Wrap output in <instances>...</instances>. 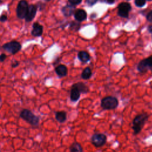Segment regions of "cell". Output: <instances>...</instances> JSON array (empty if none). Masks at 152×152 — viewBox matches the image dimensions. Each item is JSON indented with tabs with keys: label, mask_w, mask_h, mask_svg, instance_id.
<instances>
[{
	"label": "cell",
	"mask_w": 152,
	"mask_h": 152,
	"mask_svg": "<svg viewBox=\"0 0 152 152\" xmlns=\"http://www.w3.org/2000/svg\"><path fill=\"white\" fill-rule=\"evenodd\" d=\"M74 85L79 89L81 93L86 94V93H87L90 90L89 87L83 82H79L77 83H75Z\"/></svg>",
	"instance_id": "14"
},
{
	"label": "cell",
	"mask_w": 152,
	"mask_h": 152,
	"mask_svg": "<svg viewBox=\"0 0 152 152\" xmlns=\"http://www.w3.org/2000/svg\"><path fill=\"white\" fill-rule=\"evenodd\" d=\"M29 9L28 4L25 0H22L17 6V14L19 18L22 19L26 18Z\"/></svg>",
	"instance_id": "5"
},
{
	"label": "cell",
	"mask_w": 152,
	"mask_h": 152,
	"mask_svg": "<svg viewBox=\"0 0 152 152\" xmlns=\"http://www.w3.org/2000/svg\"><path fill=\"white\" fill-rule=\"evenodd\" d=\"M3 48L6 51L11 54H15L18 52L22 48L20 44L17 41H11L4 44Z\"/></svg>",
	"instance_id": "6"
},
{
	"label": "cell",
	"mask_w": 152,
	"mask_h": 152,
	"mask_svg": "<svg viewBox=\"0 0 152 152\" xmlns=\"http://www.w3.org/2000/svg\"><path fill=\"white\" fill-rule=\"evenodd\" d=\"M102 1H104L109 4H112L115 3V0H102Z\"/></svg>",
	"instance_id": "28"
},
{
	"label": "cell",
	"mask_w": 152,
	"mask_h": 152,
	"mask_svg": "<svg viewBox=\"0 0 152 152\" xmlns=\"http://www.w3.org/2000/svg\"><path fill=\"white\" fill-rule=\"evenodd\" d=\"M92 75V70L90 67H86L85 68L81 75V77L83 80H89L91 78Z\"/></svg>",
	"instance_id": "17"
},
{
	"label": "cell",
	"mask_w": 152,
	"mask_h": 152,
	"mask_svg": "<svg viewBox=\"0 0 152 152\" xmlns=\"http://www.w3.org/2000/svg\"><path fill=\"white\" fill-rule=\"evenodd\" d=\"M70 152H83V147L82 145L77 143H73L70 147Z\"/></svg>",
	"instance_id": "16"
},
{
	"label": "cell",
	"mask_w": 152,
	"mask_h": 152,
	"mask_svg": "<svg viewBox=\"0 0 152 152\" xmlns=\"http://www.w3.org/2000/svg\"><path fill=\"white\" fill-rule=\"evenodd\" d=\"M135 4L137 7H143L146 4V0H135Z\"/></svg>",
	"instance_id": "21"
},
{
	"label": "cell",
	"mask_w": 152,
	"mask_h": 152,
	"mask_svg": "<svg viewBox=\"0 0 152 152\" xmlns=\"http://www.w3.org/2000/svg\"><path fill=\"white\" fill-rule=\"evenodd\" d=\"M97 1L98 0H86L87 4L90 6H93Z\"/></svg>",
	"instance_id": "24"
},
{
	"label": "cell",
	"mask_w": 152,
	"mask_h": 152,
	"mask_svg": "<svg viewBox=\"0 0 152 152\" xmlns=\"http://www.w3.org/2000/svg\"><path fill=\"white\" fill-rule=\"evenodd\" d=\"M19 65V62L17 61H14L12 64H11V67L13 68H16Z\"/></svg>",
	"instance_id": "26"
},
{
	"label": "cell",
	"mask_w": 152,
	"mask_h": 152,
	"mask_svg": "<svg viewBox=\"0 0 152 152\" xmlns=\"http://www.w3.org/2000/svg\"><path fill=\"white\" fill-rule=\"evenodd\" d=\"M37 9L36 7L34 5H30L29 6L28 11L27 13V15L26 16V20L27 22H30L32 21L35 17L36 14Z\"/></svg>",
	"instance_id": "10"
},
{
	"label": "cell",
	"mask_w": 152,
	"mask_h": 152,
	"mask_svg": "<svg viewBox=\"0 0 152 152\" xmlns=\"http://www.w3.org/2000/svg\"><path fill=\"white\" fill-rule=\"evenodd\" d=\"M146 64L147 65L148 68L150 69L152 71V55L149 57L148 58L145 59Z\"/></svg>",
	"instance_id": "20"
},
{
	"label": "cell",
	"mask_w": 152,
	"mask_h": 152,
	"mask_svg": "<svg viewBox=\"0 0 152 152\" xmlns=\"http://www.w3.org/2000/svg\"><path fill=\"white\" fill-rule=\"evenodd\" d=\"M55 71L59 77H64L68 74L67 67L62 64L58 65L55 68Z\"/></svg>",
	"instance_id": "9"
},
{
	"label": "cell",
	"mask_w": 152,
	"mask_h": 152,
	"mask_svg": "<svg viewBox=\"0 0 152 152\" xmlns=\"http://www.w3.org/2000/svg\"><path fill=\"white\" fill-rule=\"evenodd\" d=\"M74 17L77 20L82 22L86 19L87 14L85 10L82 9H79L75 12Z\"/></svg>",
	"instance_id": "12"
},
{
	"label": "cell",
	"mask_w": 152,
	"mask_h": 152,
	"mask_svg": "<svg viewBox=\"0 0 152 152\" xmlns=\"http://www.w3.org/2000/svg\"><path fill=\"white\" fill-rule=\"evenodd\" d=\"M78 58L82 62L86 63L90 60V55L88 52L82 51L79 52Z\"/></svg>",
	"instance_id": "15"
},
{
	"label": "cell",
	"mask_w": 152,
	"mask_h": 152,
	"mask_svg": "<svg viewBox=\"0 0 152 152\" xmlns=\"http://www.w3.org/2000/svg\"><path fill=\"white\" fill-rule=\"evenodd\" d=\"M43 32V27L38 23H34L33 26L32 34L34 36H39Z\"/></svg>",
	"instance_id": "11"
},
{
	"label": "cell",
	"mask_w": 152,
	"mask_h": 152,
	"mask_svg": "<svg viewBox=\"0 0 152 152\" xmlns=\"http://www.w3.org/2000/svg\"><path fill=\"white\" fill-rule=\"evenodd\" d=\"M80 27V24L77 23H75V22H72V24H71V28L72 30H77Z\"/></svg>",
	"instance_id": "22"
},
{
	"label": "cell",
	"mask_w": 152,
	"mask_h": 152,
	"mask_svg": "<svg viewBox=\"0 0 152 152\" xmlns=\"http://www.w3.org/2000/svg\"><path fill=\"white\" fill-rule=\"evenodd\" d=\"M148 31L150 33H152V26H150L148 27Z\"/></svg>",
	"instance_id": "30"
},
{
	"label": "cell",
	"mask_w": 152,
	"mask_h": 152,
	"mask_svg": "<svg viewBox=\"0 0 152 152\" xmlns=\"http://www.w3.org/2000/svg\"><path fill=\"white\" fill-rule=\"evenodd\" d=\"M137 70H138L139 72H140L141 73H144V72H146L147 71L148 68V67H147V65L146 64L145 59L141 61L138 63V64L137 65Z\"/></svg>",
	"instance_id": "19"
},
{
	"label": "cell",
	"mask_w": 152,
	"mask_h": 152,
	"mask_svg": "<svg viewBox=\"0 0 152 152\" xmlns=\"http://www.w3.org/2000/svg\"><path fill=\"white\" fill-rule=\"evenodd\" d=\"M55 119L56 120L60 123H64L67 120V113L64 110L57 111L55 113Z\"/></svg>",
	"instance_id": "13"
},
{
	"label": "cell",
	"mask_w": 152,
	"mask_h": 152,
	"mask_svg": "<svg viewBox=\"0 0 152 152\" xmlns=\"http://www.w3.org/2000/svg\"><path fill=\"white\" fill-rule=\"evenodd\" d=\"M20 117L32 126H37L39 123V118L27 109H23L20 113Z\"/></svg>",
	"instance_id": "1"
},
{
	"label": "cell",
	"mask_w": 152,
	"mask_h": 152,
	"mask_svg": "<svg viewBox=\"0 0 152 152\" xmlns=\"http://www.w3.org/2000/svg\"><path fill=\"white\" fill-rule=\"evenodd\" d=\"M7 16H6V15H3V16H1V22H5V21L7 20Z\"/></svg>",
	"instance_id": "29"
},
{
	"label": "cell",
	"mask_w": 152,
	"mask_h": 152,
	"mask_svg": "<svg viewBox=\"0 0 152 152\" xmlns=\"http://www.w3.org/2000/svg\"><path fill=\"white\" fill-rule=\"evenodd\" d=\"M45 1H49L50 0H45Z\"/></svg>",
	"instance_id": "31"
},
{
	"label": "cell",
	"mask_w": 152,
	"mask_h": 152,
	"mask_svg": "<svg viewBox=\"0 0 152 152\" xmlns=\"http://www.w3.org/2000/svg\"><path fill=\"white\" fill-rule=\"evenodd\" d=\"M80 92L79 89L73 85L71 86V90H70V99L72 102H77L80 97Z\"/></svg>",
	"instance_id": "8"
},
{
	"label": "cell",
	"mask_w": 152,
	"mask_h": 152,
	"mask_svg": "<svg viewBox=\"0 0 152 152\" xmlns=\"http://www.w3.org/2000/svg\"><path fill=\"white\" fill-rule=\"evenodd\" d=\"M148 115L147 113H144L138 115L135 117L133 121V130L134 131V134H138L143 128L146 122L148 120Z\"/></svg>",
	"instance_id": "2"
},
{
	"label": "cell",
	"mask_w": 152,
	"mask_h": 152,
	"mask_svg": "<svg viewBox=\"0 0 152 152\" xmlns=\"http://www.w3.org/2000/svg\"><path fill=\"white\" fill-rule=\"evenodd\" d=\"M75 7L72 5H67L62 9V13L65 16H70L74 11Z\"/></svg>",
	"instance_id": "18"
},
{
	"label": "cell",
	"mask_w": 152,
	"mask_h": 152,
	"mask_svg": "<svg viewBox=\"0 0 152 152\" xmlns=\"http://www.w3.org/2000/svg\"><path fill=\"white\" fill-rule=\"evenodd\" d=\"M148 1H151V0H148Z\"/></svg>",
	"instance_id": "32"
},
{
	"label": "cell",
	"mask_w": 152,
	"mask_h": 152,
	"mask_svg": "<svg viewBox=\"0 0 152 152\" xmlns=\"http://www.w3.org/2000/svg\"><path fill=\"white\" fill-rule=\"evenodd\" d=\"M6 58H7L6 55L5 54H2L1 55V57H0V60H1V62H3V61H4V60L6 59Z\"/></svg>",
	"instance_id": "27"
},
{
	"label": "cell",
	"mask_w": 152,
	"mask_h": 152,
	"mask_svg": "<svg viewBox=\"0 0 152 152\" xmlns=\"http://www.w3.org/2000/svg\"><path fill=\"white\" fill-rule=\"evenodd\" d=\"M68 1L72 5H77L82 2V0H68Z\"/></svg>",
	"instance_id": "23"
},
{
	"label": "cell",
	"mask_w": 152,
	"mask_h": 152,
	"mask_svg": "<svg viewBox=\"0 0 152 152\" xmlns=\"http://www.w3.org/2000/svg\"><path fill=\"white\" fill-rule=\"evenodd\" d=\"M107 141V137L106 135L102 133L94 134L91 137L92 144L96 147H100L105 145Z\"/></svg>",
	"instance_id": "4"
},
{
	"label": "cell",
	"mask_w": 152,
	"mask_h": 152,
	"mask_svg": "<svg viewBox=\"0 0 152 152\" xmlns=\"http://www.w3.org/2000/svg\"><path fill=\"white\" fill-rule=\"evenodd\" d=\"M147 19L148 20V21H149L150 22L152 23V11H151L147 16Z\"/></svg>",
	"instance_id": "25"
},
{
	"label": "cell",
	"mask_w": 152,
	"mask_h": 152,
	"mask_svg": "<svg viewBox=\"0 0 152 152\" xmlns=\"http://www.w3.org/2000/svg\"><path fill=\"white\" fill-rule=\"evenodd\" d=\"M131 9L130 4L127 3H122L118 6V14L122 17H128V13Z\"/></svg>",
	"instance_id": "7"
},
{
	"label": "cell",
	"mask_w": 152,
	"mask_h": 152,
	"mask_svg": "<svg viewBox=\"0 0 152 152\" xmlns=\"http://www.w3.org/2000/svg\"><path fill=\"white\" fill-rule=\"evenodd\" d=\"M118 100L117 98L109 96L102 99L100 106L105 110H112L116 109L118 107Z\"/></svg>",
	"instance_id": "3"
}]
</instances>
